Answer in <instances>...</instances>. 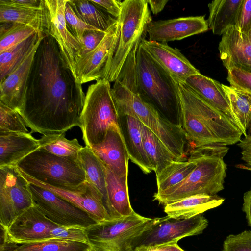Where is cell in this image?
I'll return each mask as SVG.
<instances>
[{
	"mask_svg": "<svg viewBox=\"0 0 251 251\" xmlns=\"http://www.w3.org/2000/svg\"><path fill=\"white\" fill-rule=\"evenodd\" d=\"M85 95L56 41L44 33L31 66L23 104L18 111L25 125L32 132L43 135L80 127Z\"/></svg>",
	"mask_w": 251,
	"mask_h": 251,
	"instance_id": "1",
	"label": "cell"
},
{
	"mask_svg": "<svg viewBox=\"0 0 251 251\" xmlns=\"http://www.w3.org/2000/svg\"><path fill=\"white\" fill-rule=\"evenodd\" d=\"M177 86L180 124L191 151L239 142L243 134L227 116L204 101L184 83H177Z\"/></svg>",
	"mask_w": 251,
	"mask_h": 251,
	"instance_id": "2",
	"label": "cell"
},
{
	"mask_svg": "<svg viewBox=\"0 0 251 251\" xmlns=\"http://www.w3.org/2000/svg\"><path fill=\"white\" fill-rule=\"evenodd\" d=\"M229 148L213 145L192 150L197 165L181 182L162 192L155 193L154 200L164 206L196 195H215L224 189L227 166L224 157Z\"/></svg>",
	"mask_w": 251,
	"mask_h": 251,
	"instance_id": "3",
	"label": "cell"
},
{
	"mask_svg": "<svg viewBox=\"0 0 251 251\" xmlns=\"http://www.w3.org/2000/svg\"><path fill=\"white\" fill-rule=\"evenodd\" d=\"M136 62L138 89L142 99L163 117L180 125L177 83L152 59L141 44L136 52Z\"/></svg>",
	"mask_w": 251,
	"mask_h": 251,
	"instance_id": "4",
	"label": "cell"
},
{
	"mask_svg": "<svg viewBox=\"0 0 251 251\" xmlns=\"http://www.w3.org/2000/svg\"><path fill=\"white\" fill-rule=\"evenodd\" d=\"M117 20L116 37L102 79L110 82L118 77L132 50L145 38L152 18L146 0H125Z\"/></svg>",
	"mask_w": 251,
	"mask_h": 251,
	"instance_id": "5",
	"label": "cell"
},
{
	"mask_svg": "<svg viewBox=\"0 0 251 251\" xmlns=\"http://www.w3.org/2000/svg\"><path fill=\"white\" fill-rule=\"evenodd\" d=\"M119 114L110 82L101 79L87 89L80 117V128L85 146L102 142L112 125L119 126Z\"/></svg>",
	"mask_w": 251,
	"mask_h": 251,
	"instance_id": "6",
	"label": "cell"
},
{
	"mask_svg": "<svg viewBox=\"0 0 251 251\" xmlns=\"http://www.w3.org/2000/svg\"><path fill=\"white\" fill-rule=\"evenodd\" d=\"M16 167L32 178L53 186L74 187L86 181L78 160L58 156L40 148L18 162Z\"/></svg>",
	"mask_w": 251,
	"mask_h": 251,
	"instance_id": "7",
	"label": "cell"
},
{
	"mask_svg": "<svg viewBox=\"0 0 251 251\" xmlns=\"http://www.w3.org/2000/svg\"><path fill=\"white\" fill-rule=\"evenodd\" d=\"M1 231L0 241L21 243L62 239L88 243L85 229L58 226L35 204L17 217L7 230Z\"/></svg>",
	"mask_w": 251,
	"mask_h": 251,
	"instance_id": "8",
	"label": "cell"
},
{
	"mask_svg": "<svg viewBox=\"0 0 251 251\" xmlns=\"http://www.w3.org/2000/svg\"><path fill=\"white\" fill-rule=\"evenodd\" d=\"M151 220L134 211L126 217L97 223L85 229L88 243L95 251H135V239Z\"/></svg>",
	"mask_w": 251,
	"mask_h": 251,
	"instance_id": "9",
	"label": "cell"
},
{
	"mask_svg": "<svg viewBox=\"0 0 251 251\" xmlns=\"http://www.w3.org/2000/svg\"><path fill=\"white\" fill-rule=\"evenodd\" d=\"M208 225L207 220L202 214L185 219L168 215L152 219L147 228L135 239L134 250L177 243L184 237L201 234Z\"/></svg>",
	"mask_w": 251,
	"mask_h": 251,
	"instance_id": "10",
	"label": "cell"
},
{
	"mask_svg": "<svg viewBox=\"0 0 251 251\" xmlns=\"http://www.w3.org/2000/svg\"><path fill=\"white\" fill-rule=\"evenodd\" d=\"M35 205L28 182L16 166L0 167V225L7 230L20 215Z\"/></svg>",
	"mask_w": 251,
	"mask_h": 251,
	"instance_id": "11",
	"label": "cell"
},
{
	"mask_svg": "<svg viewBox=\"0 0 251 251\" xmlns=\"http://www.w3.org/2000/svg\"><path fill=\"white\" fill-rule=\"evenodd\" d=\"M28 183L35 205L56 225L86 229L97 223L87 212L71 202L49 190Z\"/></svg>",
	"mask_w": 251,
	"mask_h": 251,
	"instance_id": "12",
	"label": "cell"
},
{
	"mask_svg": "<svg viewBox=\"0 0 251 251\" xmlns=\"http://www.w3.org/2000/svg\"><path fill=\"white\" fill-rule=\"evenodd\" d=\"M67 1L44 0V32L56 41L67 66L78 81L76 76L75 62L79 56L82 45L67 27L65 7Z\"/></svg>",
	"mask_w": 251,
	"mask_h": 251,
	"instance_id": "13",
	"label": "cell"
},
{
	"mask_svg": "<svg viewBox=\"0 0 251 251\" xmlns=\"http://www.w3.org/2000/svg\"><path fill=\"white\" fill-rule=\"evenodd\" d=\"M18 170L28 182L49 190L71 202L87 212L97 223L113 220L106 209L102 196L87 181L74 187H58L41 183Z\"/></svg>",
	"mask_w": 251,
	"mask_h": 251,
	"instance_id": "14",
	"label": "cell"
},
{
	"mask_svg": "<svg viewBox=\"0 0 251 251\" xmlns=\"http://www.w3.org/2000/svg\"><path fill=\"white\" fill-rule=\"evenodd\" d=\"M141 45L152 59L176 82L184 83L191 76L201 74L176 49L167 43H160L143 38Z\"/></svg>",
	"mask_w": 251,
	"mask_h": 251,
	"instance_id": "15",
	"label": "cell"
},
{
	"mask_svg": "<svg viewBox=\"0 0 251 251\" xmlns=\"http://www.w3.org/2000/svg\"><path fill=\"white\" fill-rule=\"evenodd\" d=\"M204 16H189L151 21L148 25L149 40L160 43L180 40L207 31Z\"/></svg>",
	"mask_w": 251,
	"mask_h": 251,
	"instance_id": "16",
	"label": "cell"
},
{
	"mask_svg": "<svg viewBox=\"0 0 251 251\" xmlns=\"http://www.w3.org/2000/svg\"><path fill=\"white\" fill-rule=\"evenodd\" d=\"M118 29L117 21L106 31L100 44L90 52L78 58L75 62L76 76L81 84L103 78Z\"/></svg>",
	"mask_w": 251,
	"mask_h": 251,
	"instance_id": "17",
	"label": "cell"
},
{
	"mask_svg": "<svg viewBox=\"0 0 251 251\" xmlns=\"http://www.w3.org/2000/svg\"><path fill=\"white\" fill-rule=\"evenodd\" d=\"M107 168L119 176H128L129 156L119 126H110L104 140L90 148Z\"/></svg>",
	"mask_w": 251,
	"mask_h": 251,
	"instance_id": "18",
	"label": "cell"
},
{
	"mask_svg": "<svg viewBox=\"0 0 251 251\" xmlns=\"http://www.w3.org/2000/svg\"><path fill=\"white\" fill-rule=\"evenodd\" d=\"M44 35L19 65L0 82V102L12 109L19 111L22 107L31 66Z\"/></svg>",
	"mask_w": 251,
	"mask_h": 251,
	"instance_id": "19",
	"label": "cell"
},
{
	"mask_svg": "<svg viewBox=\"0 0 251 251\" xmlns=\"http://www.w3.org/2000/svg\"><path fill=\"white\" fill-rule=\"evenodd\" d=\"M218 50L223 64L227 70L235 67L251 71V42L247 34L235 26L223 34Z\"/></svg>",
	"mask_w": 251,
	"mask_h": 251,
	"instance_id": "20",
	"label": "cell"
},
{
	"mask_svg": "<svg viewBox=\"0 0 251 251\" xmlns=\"http://www.w3.org/2000/svg\"><path fill=\"white\" fill-rule=\"evenodd\" d=\"M119 116V126L125 142L129 159L145 174L154 171V168L144 149L140 121L129 115Z\"/></svg>",
	"mask_w": 251,
	"mask_h": 251,
	"instance_id": "21",
	"label": "cell"
},
{
	"mask_svg": "<svg viewBox=\"0 0 251 251\" xmlns=\"http://www.w3.org/2000/svg\"><path fill=\"white\" fill-rule=\"evenodd\" d=\"M39 147L31 133H0V167L16 166Z\"/></svg>",
	"mask_w": 251,
	"mask_h": 251,
	"instance_id": "22",
	"label": "cell"
},
{
	"mask_svg": "<svg viewBox=\"0 0 251 251\" xmlns=\"http://www.w3.org/2000/svg\"><path fill=\"white\" fill-rule=\"evenodd\" d=\"M105 167L107 190L106 209L113 220L126 217L134 211L131 205L127 177L119 176Z\"/></svg>",
	"mask_w": 251,
	"mask_h": 251,
	"instance_id": "23",
	"label": "cell"
},
{
	"mask_svg": "<svg viewBox=\"0 0 251 251\" xmlns=\"http://www.w3.org/2000/svg\"><path fill=\"white\" fill-rule=\"evenodd\" d=\"M184 84L210 105L225 114L236 125L222 84L201 74L190 76Z\"/></svg>",
	"mask_w": 251,
	"mask_h": 251,
	"instance_id": "24",
	"label": "cell"
},
{
	"mask_svg": "<svg viewBox=\"0 0 251 251\" xmlns=\"http://www.w3.org/2000/svg\"><path fill=\"white\" fill-rule=\"evenodd\" d=\"M224 200L217 195H193L165 205L164 212L176 219H189L220 206Z\"/></svg>",
	"mask_w": 251,
	"mask_h": 251,
	"instance_id": "25",
	"label": "cell"
},
{
	"mask_svg": "<svg viewBox=\"0 0 251 251\" xmlns=\"http://www.w3.org/2000/svg\"><path fill=\"white\" fill-rule=\"evenodd\" d=\"M0 23H16L30 26L44 33L45 23V2L42 7L31 8L0 0Z\"/></svg>",
	"mask_w": 251,
	"mask_h": 251,
	"instance_id": "26",
	"label": "cell"
},
{
	"mask_svg": "<svg viewBox=\"0 0 251 251\" xmlns=\"http://www.w3.org/2000/svg\"><path fill=\"white\" fill-rule=\"evenodd\" d=\"M243 0H214L208 5L209 15L207 20L214 34L222 35L228 28L235 26L239 9Z\"/></svg>",
	"mask_w": 251,
	"mask_h": 251,
	"instance_id": "27",
	"label": "cell"
},
{
	"mask_svg": "<svg viewBox=\"0 0 251 251\" xmlns=\"http://www.w3.org/2000/svg\"><path fill=\"white\" fill-rule=\"evenodd\" d=\"M91 249L88 243L62 239L21 243L0 241V251H88Z\"/></svg>",
	"mask_w": 251,
	"mask_h": 251,
	"instance_id": "28",
	"label": "cell"
},
{
	"mask_svg": "<svg viewBox=\"0 0 251 251\" xmlns=\"http://www.w3.org/2000/svg\"><path fill=\"white\" fill-rule=\"evenodd\" d=\"M140 124L144 149L155 174L160 173L172 163L180 161L171 152L153 132L142 123Z\"/></svg>",
	"mask_w": 251,
	"mask_h": 251,
	"instance_id": "29",
	"label": "cell"
},
{
	"mask_svg": "<svg viewBox=\"0 0 251 251\" xmlns=\"http://www.w3.org/2000/svg\"><path fill=\"white\" fill-rule=\"evenodd\" d=\"M78 161L85 171L86 181L101 194L106 208L107 190L104 165L90 147L86 146L80 151Z\"/></svg>",
	"mask_w": 251,
	"mask_h": 251,
	"instance_id": "30",
	"label": "cell"
},
{
	"mask_svg": "<svg viewBox=\"0 0 251 251\" xmlns=\"http://www.w3.org/2000/svg\"><path fill=\"white\" fill-rule=\"evenodd\" d=\"M197 165L196 156L190 154L188 160L175 161L156 174L157 191L162 192L183 181Z\"/></svg>",
	"mask_w": 251,
	"mask_h": 251,
	"instance_id": "31",
	"label": "cell"
},
{
	"mask_svg": "<svg viewBox=\"0 0 251 251\" xmlns=\"http://www.w3.org/2000/svg\"><path fill=\"white\" fill-rule=\"evenodd\" d=\"M68 2L79 18L100 30L107 31L117 21L90 0H68Z\"/></svg>",
	"mask_w": 251,
	"mask_h": 251,
	"instance_id": "32",
	"label": "cell"
},
{
	"mask_svg": "<svg viewBox=\"0 0 251 251\" xmlns=\"http://www.w3.org/2000/svg\"><path fill=\"white\" fill-rule=\"evenodd\" d=\"M44 33H37L0 53V82L19 65Z\"/></svg>",
	"mask_w": 251,
	"mask_h": 251,
	"instance_id": "33",
	"label": "cell"
},
{
	"mask_svg": "<svg viewBox=\"0 0 251 251\" xmlns=\"http://www.w3.org/2000/svg\"><path fill=\"white\" fill-rule=\"evenodd\" d=\"M222 84L227 97L234 121L246 136L247 126L251 119V98L232 86Z\"/></svg>",
	"mask_w": 251,
	"mask_h": 251,
	"instance_id": "34",
	"label": "cell"
},
{
	"mask_svg": "<svg viewBox=\"0 0 251 251\" xmlns=\"http://www.w3.org/2000/svg\"><path fill=\"white\" fill-rule=\"evenodd\" d=\"M40 148L57 156L78 160L79 153L83 147L76 138L69 140L65 133L43 135L38 139Z\"/></svg>",
	"mask_w": 251,
	"mask_h": 251,
	"instance_id": "35",
	"label": "cell"
},
{
	"mask_svg": "<svg viewBox=\"0 0 251 251\" xmlns=\"http://www.w3.org/2000/svg\"><path fill=\"white\" fill-rule=\"evenodd\" d=\"M0 53L38 33L33 28L16 23H0Z\"/></svg>",
	"mask_w": 251,
	"mask_h": 251,
	"instance_id": "36",
	"label": "cell"
},
{
	"mask_svg": "<svg viewBox=\"0 0 251 251\" xmlns=\"http://www.w3.org/2000/svg\"><path fill=\"white\" fill-rule=\"evenodd\" d=\"M19 112L0 102V133H28Z\"/></svg>",
	"mask_w": 251,
	"mask_h": 251,
	"instance_id": "37",
	"label": "cell"
},
{
	"mask_svg": "<svg viewBox=\"0 0 251 251\" xmlns=\"http://www.w3.org/2000/svg\"><path fill=\"white\" fill-rule=\"evenodd\" d=\"M65 17L68 29L82 45L83 36L86 31L88 30H100L88 25L79 18L68 2V0L65 7Z\"/></svg>",
	"mask_w": 251,
	"mask_h": 251,
	"instance_id": "38",
	"label": "cell"
},
{
	"mask_svg": "<svg viewBox=\"0 0 251 251\" xmlns=\"http://www.w3.org/2000/svg\"><path fill=\"white\" fill-rule=\"evenodd\" d=\"M227 70V80L230 86L251 98V71L235 67Z\"/></svg>",
	"mask_w": 251,
	"mask_h": 251,
	"instance_id": "39",
	"label": "cell"
},
{
	"mask_svg": "<svg viewBox=\"0 0 251 251\" xmlns=\"http://www.w3.org/2000/svg\"><path fill=\"white\" fill-rule=\"evenodd\" d=\"M223 251H251V230L228 236L224 242Z\"/></svg>",
	"mask_w": 251,
	"mask_h": 251,
	"instance_id": "40",
	"label": "cell"
},
{
	"mask_svg": "<svg viewBox=\"0 0 251 251\" xmlns=\"http://www.w3.org/2000/svg\"><path fill=\"white\" fill-rule=\"evenodd\" d=\"M235 26L245 34L251 29V0H243L237 14Z\"/></svg>",
	"mask_w": 251,
	"mask_h": 251,
	"instance_id": "41",
	"label": "cell"
},
{
	"mask_svg": "<svg viewBox=\"0 0 251 251\" xmlns=\"http://www.w3.org/2000/svg\"><path fill=\"white\" fill-rule=\"evenodd\" d=\"M106 31L100 30L86 31L83 38L82 48L79 52L78 58L96 48L105 37Z\"/></svg>",
	"mask_w": 251,
	"mask_h": 251,
	"instance_id": "42",
	"label": "cell"
},
{
	"mask_svg": "<svg viewBox=\"0 0 251 251\" xmlns=\"http://www.w3.org/2000/svg\"><path fill=\"white\" fill-rule=\"evenodd\" d=\"M90 0L99 8L116 19L121 14L123 1L119 0Z\"/></svg>",
	"mask_w": 251,
	"mask_h": 251,
	"instance_id": "43",
	"label": "cell"
},
{
	"mask_svg": "<svg viewBox=\"0 0 251 251\" xmlns=\"http://www.w3.org/2000/svg\"><path fill=\"white\" fill-rule=\"evenodd\" d=\"M241 150L242 159L251 168V136L247 135L237 144Z\"/></svg>",
	"mask_w": 251,
	"mask_h": 251,
	"instance_id": "44",
	"label": "cell"
},
{
	"mask_svg": "<svg viewBox=\"0 0 251 251\" xmlns=\"http://www.w3.org/2000/svg\"><path fill=\"white\" fill-rule=\"evenodd\" d=\"M243 210L246 214L249 226L251 228V187L243 196Z\"/></svg>",
	"mask_w": 251,
	"mask_h": 251,
	"instance_id": "45",
	"label": "cell"
},
{
	"mask_svg": "<svg viewBox=\"0 0 251 251\" xmlns=\"http://www.w3.org/2000/svg\"><path fill=\"white\" fill-rule=\"evenodd\" d=\"M152 13L156 15L160 12L167 4L169 0H146Z\"/></svg>",
	"mask_w": 251,
	"mask_h": 251,
	"instance_id": "46",
	"label": "cell"
},
{
	"mask_svg": "<svg viewBox=\"0 0 251 251\" xmlns=\"http://www.w3.org/2000/svg\"><path fill=\"white\" fill-rule=\"evenodd\" d=\"M135 251H169L167 244L138 248Z\"/></svg>",
	"mask_w": 251,
	"mask_h": 251,
	"instance_id": "47",
	"label": "cell"
},
{
	"mask_svg": "<svg viewBox=\"0 0 251 251\" xmlns=\"http://www.w3.org/2000/svg\"><path fill=\"white\" fill-rule=\"evenodd\" d=\"M169 251H185L177 244V243L167 244Z\"/></svg>",
	"mask_w": 251,
	"mask_h": 251,
	"instance_id": "48",
	"label": "cell"
},
{
	"mask_svg": "<svg viewBox=\"0 0 251 251\" xmlns=\"http://www.w3.org/2000/svg\"><path fill=\"white\" fill-rule=\"evenodd\" d=\"M247 135L251 136V119L250 120L247 126Z\"/></svg>",
	"mask_w": 251,
	"mask_h": 251,
	"instance_id": "49",
	"label": "cell"
},
{
	"mask_svg": "<svg viewBox=\"0 0 251 251\" xmlns=\"http://www.w3.org/2000/svg\"><path fill=\"white\" fill-rule=\"evenodd\" d=\"M236 167L237 168H240V169H245V170H248L249 171H251V168H249L248 167H247L246 165H243V164H239V165H237L236 166Z\"/></svg>",
	"mask_w": 251,
	"mask_h": 251,
	"instance_id": "50",
	"label": "cell"
},
{
	"mask_svg": "<svg viewBox=\"0 0 251 251\" xmlns=\"http://www.w3.org/2000/svg\"><path fill=\"white\" fill-rule=\"evenodd\" d=\"M248 38L251 42V29L250 30V31L246 34Z\"/></svg>",
	"mask_w": 251,
	"mask_h": 251,
	"instance_id": "51",
	"label": "cell"
},
{
	"mask_svg": "<svg viewBox=\"0 0 251 251\" xmlns=\"http://www.w3.org/2000/svg\"><path fill=\"white\" fill-rule=\"evenodd\" d=\"M88 251H95L91 248V249H90Z\"/></svg>",
	"mask_w": 251,
	"mask_h": 251,
	"instance_id": "52",
	"label": "cell"
}]
</instances>
